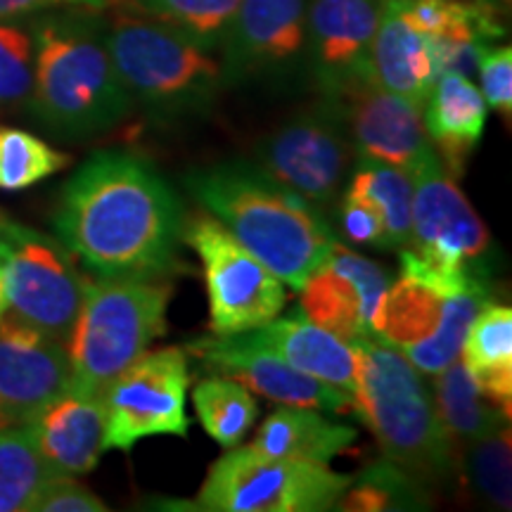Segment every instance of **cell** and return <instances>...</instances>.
<instances>
[{"mask_svg":"<svg viewBox=\"0 0 512 512\" xmlns=\"http://www.w3.org/2000/svg\"><path fill=\"white\" fill-rule=\"evenodd\" d=\"M382 0H311L306 15V50L313 76L328 98L351 83L370 79V46Z\"/></svg>","mask_w":512,"mask_h":512,"instance_id":"cell-19","label":"cell"},{"mask_svg":"<svg viewBox=\"0 0 512 512\" xmlns=\"http://www.w3.org/2000/svg\"><path fill=\"white\" fill-rule=\"evenodd\" d=\"M368 76L382 91L425 107L439 76L430 36L413 29L392 0H382L377 31L370 46Z\"/></svg>","mask_w":512,"mask_h":512,"instance_id":"cell-21","label":"cell"},{"mask_svg":"<svg viewBox=\"0 0 512 512\" xmlns=\"http://www.w3.org/2000/svg\"><path fill=\"white\" fill-rule=\"evenodd\" d=\"M121 0H69V5H83V8H93V10H100V8H107V5H117Z\"/></svg>","mask_w":512,"mask_h":512,"instance_id":"cell-40","label":"cell"},{"mask_svg":"<svg viewBox=\"0 0 512 512\" xmlns=\"http://www.w3.org/2000/svg\"><path fill=\"white\" fill-rule=\"evenodd\" d=\"M432 508L430 484L422 482L406 467L380 460L351 479L335 510L384 512V510H427Z\"/></svg>","mask_w":512,"mask_h":512,"instance_id":"cell-28","label":"cell"},{"mask_svg":"<svg viewBox=\"0 0 512 512\" xmlns=\"http://www.w3.org/2000/svg\"><path fill=\"white\" fill-rule=\"evenodd\" d=\"M174 285L164 278H88L67 339L72 389L102 396L166 330Z\"/></svg>","mask_w":512,"mask_h":512,"instance_id":"cell-7","label":"cell"},{"mask_svg":"<svg viewBox=\"0 0 512 512\" xmlns=\"http://www.w3.org/2000/svg\"><path fill=\"white\" fill-rule=\"evenodd\" d=\"M432 396L441 425L446 427L458 451L486 434L501 430L503 425H510L508 408L498 406L477 387L460 358L434 375Z\"/></svg>","mask_w":512,"mask_h":512,"instance_id":"cell-26","label":"cell"},{"mask_svg":"<svg viewBox=\"0 0 512 512\" xmlns=\"http://www.w3.org/2000/svg\"><path fill=\"white\" fill-rule=\"evenodd\" d=\"M188 387V356L181 347L145 351L102 394L105 451H131L150 437H185Z\"/></svg>","mask_w":512,"mask_h":512,"instance_id":"cell-12","label":"cell"},{"mask_svg":"<svg viewBox=\"0 0 512 512\" xmlns=\"http://www.w3.org/2000/svg\"><path fill=\"white\" fill-rule=\"evenodd\" d=\"M339 200H342L339 202V228L344 238L358 245L387 249V233H384L380 209L347 190H342Z\"/></svg>","mask_w":512,"mask_h":512,"instance_id":"cell-35","label":"cell"},{"mask_svg":"<svg viewBox=\"0 0 512 512\" xmlns=\"http://www.w3.org/2000/svg\"><path fill=\"white\" fill-rule=\"evenodd\" d=\"M105 41L133 105L159 119L204 112L226 83L216 48L128 8L112 19Z\"/></svg>","mask_w":512,"mask_h":512,"instance_id":"cell-6","label":"cell"},{"mask_svg":"<svg viewBox=\"0 0 512 512\" xmlns=\"http://www.w3.org/2000/svg\"><path fill=\"white\" fill-rule=\"evenodd\" d=\"M411 176L413 221L406 247L444 271L479 268L489 249V230L453 176H448L437 150L422 159Z\"/></svg>","mask_w":512,"mask_h":512,"instance_id":"cell-13","label":"cell"},{"mask_svg":"<svg viewBox=\"0 0 512 512\" xmlns=\"http://www.w3.org/2000/svg\"><path fill=\"white\" fill-rule=\"evenodd\" d=\"M344 190L354 192L380 209L387 233V247H406L411 242L413 214V176L411 171L380 162L358 159L356 174Z\"/></svg>","mask_w":512,"mask_h":512,"instance_id":"cell-29","label":"cell"},{"mask_svg":"<svg viewBox=\"0 0 512 512\" xmlns=\"http://www.w3.org/2000/svg\"><path fill=\"white\" fill-rule=\"evenodd\" d=\"M185 188L285 285L302 290L337 245L325 214L249 162L185 176Z\"/></svg>","mask_w":512,"mask_h":512,"instance_id":"cell-2","label":"cell"},{"mask_svg":"<svg viewBox=\"0 0 512 512\" xmlns=\"http://www.w3.org/2000/svg\"><path fill=\"white\" fill-rule=\"evenodd\" d=\"M192 403L209 437L226 448L238 446L259 415L256 399L245 384L221 375L197 382Z\"/></svg>","mask_w":512,"mask_h":512,"instance_id":"cell-30","label":"cell"},{"mask_svg":"<svg viewBox=\"0 0 512 512\" xmlns=\"http://www.w3.org/2000/svg\"><path fill=\"white\" fill-rule=\"evenodd\" d=\"M72 157L15 126H0V190L17 192L60 174Z\"/></svg>","mask_w":512,"mask_h":512,"instance_id":"cell-31","label":"cell"},{"mask_svg":"<svg viewBox=\"0 0 512 512\" xmlns=\"http://www.w3.org/2000/svg\"><path fill=\"white\" fill-rule=\"evenodd\" d=\"M69 389L67 344L5 311L0 316V422L22 425Z\"/></svg>","mask_w":512,"mask_h":512,"instance_id":"cell-18","label":"cell"},{"mask_svg":"<svg viewBox=\"0 0 512 512\" xmlns=\"http://www.w3.org/2000/svg\"><path fill=\"white\" fill-rule=\"evenodd\" d=\"M401 275L377 306L375 339L399 349L422 375H437L458 361L463 339L489 302L482 268L444 271L413 249H401Z\"/></svg>","mask_w":512,"mask_h":512,"instance_id":"cell-5","label":"cell"},{"mask_svg":"<svg viewBox=\"0 0 512 512\" xmlns=\"http://www.w3.org/2000/svg\"><path fill=\"white\" fill-rule=\"evenodd\" d=\"M0 240L5 249V311L67 344L88 285L74 254L57 238L19 226L3 214Z\"/></svg>","mask_w":512,"mask_h":512,"instance_id":"cell-9","label":"cell"},{"mask_svg":"<svg viewBox=\"0 0 512 512\" xmlns=\"http://www.w3.org/2000/svg\"><path fill=\"white\" fill-rule=\"evenodd\" d=\"M183 240L200 256L209 294V328L235 335L271 323L285 309L278 275L261 264L223 223L207 214L183 223Z\"/></svg>","mask_w":512,"mask_h":512,"instance_id":"cell-10","label":"cell"},{"mask_svg":"<svg viewBox=\"0 0 512 512\" xmlns=\"http://www.w3.org/2000/svg\"><path fill=\"white\" fill-rule=\"evenodd\" d=\"M259 335L268 347L297 368L299 373L316 377V380L332 384L349 396L356 387V349L330 330L320 328L304 316L302 311L285 318H273L261 325Z\"/></svg>","mask_w":512,"mask_h":512,"instance_id":"cell-23","label":"cell"},{"mask_svg":"<svg viewBox=\"0 0 512 512\" xmlns=\"http://www.w3.org/2000/svg\"><path fill=\"white\" fill-rule=\"evenodd\" d=\"M311 0H240L221 36L223 79L238 83L292 72L306 50Z\"/></svg>","mask_w":512,"mask_h":512,"instance_id":"cell-15","label":"cell"},{"mask_svg":"<svg viewBox=\"0 0 512 512\" xmlns=\"http://www.w3.org/2000/svg\"><path fill=\"white\" fill-rule=\"evenodd\" d=\"M467 482L477 496L496 510H510L512 501V448L510 425L465 446Z\"/></svg>","mask_w":512,"mask_h":512,"instance_id":"cell-32","label":"cell"},{"mask_svg":"<svg viewBox=\"0 0 512 512\" xmlns=\"http://www.w3.org/2000/svg\"><path fill=\"white\" fill-rule=\"evenodd\" d=\"M486 105L505 119L512 114V50L510 46L486 48L477 64Z\"/></svg>","mask_w":512,"mask_h":512,"instance_id":"cell-36","label":"cell"},{"mask_svg":"<svg viewBox=\"0 0 512 512\" xmlns=\"http://www.w3.org/2000/svg\"><path fill=\"white\" fill-rule=\"evenodd\" d=\"M238 5L240 0H126L128 10L171 24L209 48L219 46Z\"/></svg>","mask_w":512,"mask_h":512,"instance_id":"cell-33","label":"cell"},{"mask_svg":"<svg viewBox=\"0 0 512 512\" xmlns=\"http://www.w3.org/2000/svg\"><path fill=\"white\" fill-rule=\"evenodd\" d=\"M489 105L467 76L441 72L422 107V121L446 171L460 176L486 131Z\"/></svg>","mask_w":512,"mask_h":512,"instance_id":"cell-22","label":"cell"},{"mask_svg":"<svg viewBox=\"0 0 512 512\" xmlns=\"http://www.w3.org/2000/svg\"><path fill=\"white\" fill-rule=\"evenodd\" d=\"M55 5H69V0H0V22H12Z\"/></svg>","mask_w":512,"mask_h":512,"instance_id":"cell-38","label":"cell"},{"mask_svg":"<svg viewBox=\"0 0 512 512\" xmlns=\"http://www.w3.org/2000/svg\"><path fill=\"white\" fill-rule=\"evenodd\" d=\"M34 86V36L10 22H0V107L29 100Z\"/></svg>","mask_w":512,"mask_h":512,"instance_id":"cell-34","label":"cell"},{"mask_svg":"<svg viewBox=\"0 0 512 512\" xmlns=\"http://www.w3.org/2000/svg\"><path fill=\"white\" fill-rule=\"evenodd\" d=\"M332 100L342 107L356 159L413 171L434 152L422 121V107L401 95L382 91L370 79L351 83L347 91Z\"/></svg>","mask_w":512,"mask_h":512,"instance_id":"cell-17","label":"cell"},{"mask_svg":"<svg viewBox=\"0 0 512 512\" xmlns=\"http://www.w3.org/2000/svg\"><path fill=\"white\" fill-rule=\"evenodd\" d=\"M354 349V413L373 432L384 456L430 486L451 482L460 451L441 425L420 370L380 339L354 342Z\"/></svg>","mask_w":512,"mask_h":512,"instance_id":"cell-4","label":"cell"},{"mask_svg":"<svg viewBox=\"0 0 512 512\" xmlns=\"http://www.w3.org/2000/svg\"><path fill=\"white\" fill-rule=\"evenodd\" d=\"M53 226L95 278H166L176 268L183 207L147 159L102 150L62 188Z\"/></svg>","mask_w":512,"mask_h":512,"instance_id":"cell-1","label":"cell"},{"mask_svg":"<svg viewBox=\"0 0 512 512\" xmlns=\"http://www.w3.org/2000/svg\"><path fill=\"white\" fill-rule=\"evenodd\" d=\"M8 309V297H5V249L3 240H0V316Z\"/></svg>","mask_w":512,"mask_h":512,"instance_id":"cell-39","label":"cell"},{"mask_svg":"<svg viewBox=\"0 0 512 512\" xmlns=\"http://www.w3.org/2000/svg\"><path fill=\"white\" fill-rule=\"evenodd\" d=\"M107 505L74 475H57L38 494L29 512H105Z\"/></svg>","mask_w":512,"mask_h":512,"instance_id":"cell-37","label":"cell"},{"mask_svg":"<svg viewBox=\"0 0 512 512\" xmlns=\"http://www.w3.org/2000/svg\"><path fill=\"white\" fill-rule=\"evenodd\" d=\"M29 100L34 117L64 138L110 131L133 107L105 31L86 17H50L38 24Z\"/></svg>","mask_w":512,"mask_h":512,"instance_id":"cell-3","label":"cell"},{"mask_svg":"<svg viewBox=\"0 0 512 512\" xmlns=\"http://www.w3.org/2000/svg\"><path fill=\"white\" fill-rule=\"evenodd\" d=\"M188 351L197 356L211 375L230 377L256 394L275 403L297 408H316L323 413L354 411V399L342 389L299 373L273 347H268L259 330L235 332L195 339Z\"/></svg>","mask_w":512,"mask_h":512,"instance_id":"cell-14","label":"cell"},{"mask_svg":"<svg viewBox=\"0 0 512 512\" xmlns=\"http://www.w3.org/2000/svg\"><path fill=\"white\" fill-rule=\"evenodd\" d=\"M57 472L38 451L29 427L0 422V512H29Z\"/></svg>","mask_w":512,"mask_h":512,"instance_id":"cell-27","label":"cell"},{"mask_svg":"<svg viewBox=\"0 0 512 512\" xmlns=\"http://www.w3.org/2000/svg\"><path fill=\"white\" fill-rule=\"evenodd\" d=\"M43 458L62 475H86L105 453L102 396L69 389L24 422Z\"/></svg>","mask_w":512,"mask_h":512,"instance_id":"cell-20","label":"cell"},{"mask_svg":"<svg viewBox=\"0 0 512 512\" xmlns=\"http://www.w3.org/2000/svg\"><path fill=\"white\" fill-rule=\"evenodd\" d=\"M387 287L389 273L377 261L337 242L299 290V311L349 344L375 339L373 320Z\"/></svg>","mask_w":512,"mask_h":512,"instance_id":"cell-16","label":"cell"},{"mask_svg":"<svg viewBox=\"0 0 512 512\" xmlns=\"http://www.w3.org/2000/svg\"><path fill=\"white\" fill-rule=\"evenodd\" d=\"M356 439L354 427L332 422L316 408L283 406L264 420L252 446L266 456L328 465L351 451Z\"/></svg>","mask_w":512,"mask_h":512,"instance_id":"cell-24","label":"cell"},{"mask_svg":"<svg viewBox=\"0 0 512 512\" xmlns=\"http://www.w3.org/2000/svg\"><path fill=\"white\" fill-rule=\"evenodd\" d=\"M351 475L323 463L275 458L254 446H233L211 465L197 508L211 512L335 510Z\"/></svg>","mask_w":512,"mask_h":512,"instance_id":"cell-8","label":"cell"},{"mask_svg":"<svg viewBox=\"0 0 512 512\" xmlns=\"http://www.w3.org/2000/svg\"><path fill=\"white\" fill-rule=\"evenodd\" d=\"M354 143L337 100L294 114L259 145L256 166L325 211L339 200L354 166Z\"/></svg>","mask_w":512,"mask_h":512,"instance_id":"cell-11","label":"cell"},{"mask_svg":"<svg viewBox=\"0 0 512 512\" xmlns=\"http://www.w3.org/2000/svg\"><path fill=\"white\" fill-rule=\"evenodd\" d=\"M460 363H463L477 387L508 408L512 403V311L510 306L486 302L460 347Z\"/></svg>","mask_w":512,"mask_h":512,"instance_id":"cell-25","label":"cell"}]
</instances>
